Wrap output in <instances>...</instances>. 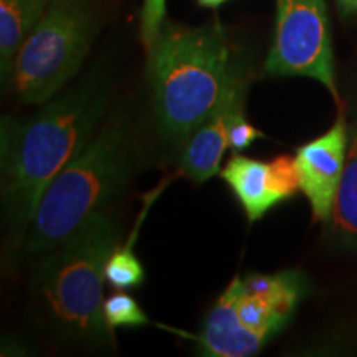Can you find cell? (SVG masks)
<instances>
[{"instance_id":"obj_1","label":"cell","mask_w":357,"mask_h":357,"mask_svg":"<svg viewBox=\"0 0 357 357\" xmlns=\"http://www.w3.org/2000/svg\"><path fill=\"white\" fill-rule=\"evenodd\" d=\"M109 105L108 84L84 79L43 102L42 109L30 118L3 116L2 217L13 245L22 247L45 190L93 139Z\"/></svg>"},{"instance_id":"obj_2","label":"cell","mask_w":357,"mask_h":357,"mask_svg":"<svg viewBox=\"0 0 357 357\" xmlns=\"http://www.w3.org/2000/svg\"><path fill=\"white\" fill-rule=\"evenodd\" d=\"M220 24H164L147 48V78L155 118L167 141L184 144L245 68Z\"/></svg>"},{"instance_id":"obj_3","label":"cell","mask_w":357,"mask_h":357,"mask_svg":"<svg viewBox=\"0 0 357 357\" xmlns=\"http://www.w3.org/2000/svg\"><path fill=\"white\" fill-rule=\"evenodd\" d=\"M118 245V220L105 208L58 247L37 257L33 293L47 324L63 341L95 347L114 341L102 312V284L106 261Z\"/></svg>"},{"instance_id":"obj_4","label":"cell","mask_w":357,"mask_h":357,"mask_svg":"<svg viewBox=\"0 0 357 357\" xmlns=\"http://www.w3.org/2000/svg\"><path fill=\"white\" fill-rule=\"evenodd\" d=\"M137 159V137L126 114L109 116L93 139L45 190L24 248L37 258L58 247L93 213L123 194Z\"/></svg>"},{"instance_id":"obj_5","label":"cell","mask_w":357,"mask_h":357,"mask_svg":"<svg viewBox=\"0 0 357 357\" xmlns=\"http://www.w3.org/2000/svg\"><path fill=\"white\" fill-rule=\"evenodd\" d=\"M307 294L306 276L298 270L235 275L190 336L211 357L255 356L293 319Z\"/></svg>"},{"instance_id":"obj_6","label":"cell","mask_w":357,"mask_h":357,"mask_svg":"<svg viewBox=\"0 0 357 357\" xmlns=\"http://www.w3.org/2000/svg\"><path fill=\"white\" fill-rule=\"evenodd\" d=\"M100 29L93 0H50L15 58L12 86L22 105H43L77 77Z\"/></svg>"},{"instance_id":"obj_7","label":"cell","mask_w":357,"mask_h":357,"mask_svg":"<svg viewBox=\"0 0 357 357\" xmlns=\"http://www.w3.org/2000/svg\"><path fill=\"white\" fill-rule=\"evenodd\" d=\"M265 71L271 77L316 79L339 102L326 0H276L275 37Z\"/></svg>"},{"instance_id":"obj_8","label":"cell","mask_w":357,"mask_h":357,"mask_svg":"<svg viewBox=\"0 0 357 357\" xmlns=\"http://www.w3.org/2000/svg\"><path fill=\"white\" fill-rule=\"evenodd\" d=\"M220 177L235 194L250 223L261 220L266 212L300 190L296 162L291 155L265 162L236 153L227 160Z\"/></svg>"},{"instance_id":"obj_9","label":"cell","mask_w":357,"mask_h":357,"mask_svg":"<svg viewBox=\"0 0 357 357\" xmlns=\"http://www.w3.org/2000/svg\"><path fill=\"white\" fill-rule=\"evenodd\" d=\"M346 159L347 128L342 113L328 132L306 142L296 151L294 162L300 178V190L310 202L314 222L329 223Z\"/></svg>"},{"instance_id":"obj_10","label":"cell","mask_w":357,"mask_h":357,"mask_svg":"<svg viewBox=\"0 0 357 357\" xmlns=\"http://www.w3.org/2000/svg\"><path fill=\"white\" fill-rule=\"evenodd\" d=\"M248 86L250 73L245 66L225 88L212 113L187 137L181 155V174L189 181L204 184L220 172L222 158L229 147V116L238 102L247 101Z\"/></svg>"},{"instance_id":"obj_11","label":"cell","mask_w":357,"mask_h":357,"mask_svg":"<svg viewBox=\"0 0 357 357\" xmlns=\"http://www.w3.org/2000/svg\"><path fill=\"white\" fill-rule=\"evenodd\" d=\"M50 0H0V71L12 78L22 45L47 12Z\"/></svg>"},{"instance_id":"obj_12","label":"cell","mask_w":357,"mask_h":357,"mask_svg":"<svg viewBox=\"0 0 357 357\" xmlns=\"http://www.w3.org/2000/svg\"><path fill=\"white\" fill-rule=\"evenodd\" d=\"M329 223L341 242L357 245V137L347 153Z\"/></svg>"},{"instance_id":"obj_13","label":"cell","mask_w":357,"mask_h":357,"mask_svg":"<svg viewBox=\"0 0 357 357\" xmlns=\"http://www.w3.org/2000/svg\"><path fill=\"white\" fill-rule=\"evenodd\" d=\"M151 200L144 204V211L141 212L139 220H137L136 227L129 235L124 245H118L111 253L108 261H106V281L109 283V287L114 289H121V291H126V289H132L141 287L142 281H144V268H142L139 258H137L136 253H134V243H136L137 235H139L141 223L144 222L146 212L149 208Z\"/></svg>"},{"instance_id":"obj_14","label":"cell","mask_w":357,"mask_h":357,"mask_svg":"<svg viewBox=\"0 0 357 357\" xmlns=\"http://www.w3.org/2000/svg\"><path fill=\"white\" fill-rule=\"evenodd\" d=\"M102 312H105L106 323L113 331L116 328H139V326L149 324V318L136 300L121 289L119 293L106 298L102 303Z\"/></svg>"},{"instance_id":"obj_15","label":"cell","mask_w":357,"mask_h":357,"mask_svg":"<svg viewBox=\"0 0 357 357\" xmlns=\"http://www.w3.org/2000/svg\"><path fill=\"white\" fill-rule=\"evenodd\" d=\"M227 136H229V147L234 153H242L255 142L257 139H263L265 134L257 129L245 116V101L238 102L229 116V124H227Z\"/></svg>"},{"instance_id":"obj_16","label":"cell","mask_w":357,"mask_h":357,"mask_svg":"<svg viewBox=\"0 0 357 357\" xmlns=\"http://www.w3.org/2000/svg\"><path fill=\"white\" fill-rule=\"evenodd\" d=\"M164 17H166V0H144L141 10V40L146 50L162 29Z\"/></svg>"},{"instance_id":"obj_17","label":"cell","mask_w":357,"mask_h":357,"mask_svg":"<svg viewBox=\"0 0 357 357\" xmlns=\"http://www.w3.org/2000/svg\"><path fill=\"white\" fill-rule=\"evenodd\" d=\"M337 7L341 8L342 13L346 15H354L357 13V0H336Z\"/></svg>"},{"instance_id":"obj_18","label":"cell","mask_w":357,"mask_h":357,"mask_svg":"<svg viewBox=\"0 0 357 357\" xmlns=\"http://www.w3.org/2000/svg\"><path fill=\"white\" fill-rule=\"evenodd\" d=\"M199 2V6H202V7H218V6H222L223 2H227V0H197Z\"/></svg>"}]
</instances>
